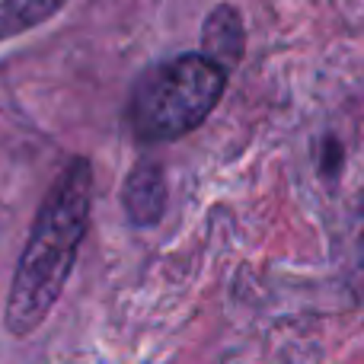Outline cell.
Instances as JSON below:
<instances>
[{
	"mask_svg": "<svg viewBox=\"0 0 364 364\" xmlns=\"http://www.w3.org/2000/svg\"><path fill=\"white\" fill-rule=\"evenodd\" d=\"M122 208L134 227H154L166 211V176L154 160H141L132 166L122 186Z\"/></svg>",
	"mask_w": 364,
	"mask_h": 364,
	"instance_id": "cell-3",
	"label": "cell"
},
{
	"mask_svg": "<svg viewBox=\"0 0 364 364\" xmlns=\"http://www.w3.org/2000/svg\"><path fill=\"white\" fill-rule=\"evenodd\" d=\"M68 0H0V42L23 36L36 26L48 23L64 10Z\"/></svg>",
	"mask_w": 364,
	"mask_h": 364,
	"instance_id": "cell-5",
	"label": "cell"
},
{
	"mask_svg": "<svg viewBox=\"0 0 364 364\" xmlns=\"http://www.w3.org/2000/svg\"><path fill=\"white\" fill-rule=\"evenodd\" d=\"M227 70L201 51L166 58L138 77L128 100V128L144 144L179 141L218 109Z\"/></svg>",
	"mask_w": 364,
	"mask_h": 364,
	"instance_id": "cell-2",
	"label": "cell"
},
{
	"mask_svg": "<svg viewBox=\"0 0 364 364\" xmlns=\"http://www.w3.org/2000/svg\"><path fill=\"white\" fill-rule=\"evenodd\" d=\"M342 166V144L336 138H326L323 141V157H320V170L326 176H336Z\"/></svg>",
	"mask_w": 364,
	"mask_h": 364,
	"instance_id": "cell-6",
	"label": "cell"
},
{
	"mask_svg": "<svg viewBox=\"0 0 364 364\" xmlns=\"http://www.w3.org/2000/svg\"><path fill=\"white\" fill-rule=\"evenodd\" d=\"M246 51V26L243 13L233 4H218L201 23V55L218 61L230 74Z\"/></svg>",
	"mask_w": 364,
	"mask_h": 364,
	"instance_id": "cell-4",
	"label": "cell"
},
{
	"mask_svg": "<svg viewBox=\"0 0 364 364\" xmlns=\"http://www.w3.org/2000/svg\"><path fill=\"white\" fill-rule=\"evenodd\" d=\"M90 208H93V166L87 157H74L48 186L32 220L29 240L16 259L4 310V326L10 336L16 339L32 336L61 301L80 243L87 237Z\"/></svg>",
	"mask_w": 364,
	"mask_h": 364,
	"instance_id": "cell-1",
	"label": "cell"
}]
</instances>
